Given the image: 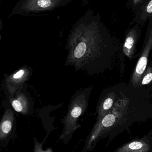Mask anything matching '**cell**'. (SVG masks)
<instances>
[{
	"mask_svg": "<svg viewBox=\"0 0 152 152\" xmlns=\"http://www.w3.org/2000/svg\"><path fill=\"white\" fill-rule=\"evenodd\" d=\"M12 106L17 112H21L23 110V106L19 100H14L12 102Z\"/></svg>",
	"mask_w": 152,
	"mask_h": 152,
	"instance_id": "cell-13",
	"label": "cell"
},
{
	"mask_svg": "<svg viewBox=\"0 0 152 152\" xmlns=\"http://www.w3.org/2000/svg\"><path fill=\"white\" fill-rule=\"evenodd\" d=\"M13 119L12 111L7 110L0 123V140L6 139L10 134L13 126Z\"/></svg>",
	"mask_w": 152,
	"mask_h": 152,
	"instance_id": "cell-9",
	"label": "cell"
},
{
	"mask_svg": "<svg viewBox=\"0 0 152 152\" xmlns=\"http://www.w3.org/2000/svg\"><path fill=\"white\" fill-rule=\"evenodd\" d=\"M152 13V0H149L145 6L143 8V10L140 15V19L139 22L142 23L145 22L147 20L149 17L151 18Z\"/></svg>",
	"mask_w": 152,
	"mask_h": 152,
	"instance_id": "cell-11",
	"label": "cell"
},
{
	"mask_svg": "<svg viewBox=\"0 0 152 152\" xmlns=\"http://www.w3.org/2000/svg\"><path fill=\"white\" fill-rule=\"evenodd\" d=\"M152 80V68L151 65L147 66L145 71L141 77L139 83V87L151 85Z\"/></svg>",
	"mask_w": 152,
	"mask_h": 152,
	"instance_id": "cell-10",
	"label": "cell"
},
{
	"mask_svg": "<svg viewBox=\"0 0 152 152\" xmlns=\"http://www.w3.org/2000/svg\"><path fill=\"white\" fill-rule=\"evenodd\" d=\"M140 36L141 31L137 25L129 30L126 35L122 51L130 61L135 59L139 54L137 53V45Z\"/></svg>",
	"mask_w": 152,
	"mask_h": 152,
	"instance_id": "cell-8",
	"label": "cell"
},
{
	"mask_svg": "<svg viewBox=\"0 0 152 152\" xmlns=\"http://www.w3.org/2000/svg\"><path fill=\"white\" fill-rule=\"evenodd\" d=\"M113 152H152V130L142 138L137 136Z\"/></svg>",
	"mask_w": 152,
	"mask_h": 152,
	"instance_id": "cell-7",
	"label": "cell"
},
{
	"mask_svg": "<svg viewBox=\"0 0 152 152\" xmlns=\"http://www.w3.org/2000/svg\"><path fill=\"white\" fill-rule=\"evenodd\" d=\"M75 149L72 152H74ZM34 152H53L52 149L51 148H47L45 151L43 149V144L40 143L35 137L34 139Z\"/></svg>",
	"mask_w": 152,
	"mask_h": 152,
	"instance_id": "cell-12",
	"label": "cell"
},
{
	"mask_svg": "<svg viewBox=\"0 0 152 152\" xmlns=\"http://www.w3.org/2000/svg\"><path fill=\"white\" fill-rule=\"evenodd\" d=\"M143 1V0H133V5L134 6H136L142 2Z\"/></svg>",
	"mask_w": 152,
	"mask_h": 152,
	"instance_id": "cell-15",
	"label": "cell"
},
{
	"mask_svg": "<svg viewBox=\"0 0 152 152\" xmlns=\"http://www.w3.org/2000/svg\"><path fill=\"white\" fill-rule=\"evenodd\" d=\"M24 73H25L24 70H23V69H21V70L18 71L17 73H16L13 75V78L15 79L20 78L21 77L23 76Z\"/></svg>",
	"mask_w": 152,
	"mask_h": 152,
	"instance_id": "cell-14",
	"label": "cell"
},
{
	"mask_svg": "<svg viewBox=\"0 0 152 152\" xmlns=\"http://www.w3.org/2000/svg\"><path fill=\"white\" fill-rule=\"evenodd\" d=\"M93 89L92 86L87 87L76 92L71 97L68 112L62 120L63 129L60 139L64 144L69 142L75 131L81 126L79 119L87 110Z\"/></svg>",
	"mask_w": 152,
	"mask_h": 152,
	"instance_id": "cell-3",
	"label": "cell"
},
{
	"mask_svg": "<svg viewBox=\"0 0 152 152\" xmlns=\"http://www.w3.org/2000/svg\"><path fill=\"white\" fill-rule=\"evenodd\" d=\"M61 2V0H21L14 6L12 13L36 15L53 10Z\"/></svg>",
	"mask_w": 152,
	"mask_h": 152,
	"instance_id": "cell-5",
	"label": "cell"
},
{
	"mask_svg": "<svg viewBox=\"0 0 152 152\" xmlns=\"http://www.w3.org/2000/svg\"><path fill=\"white\" fill-rule=\"evenodd\" d=\"M120 83L104 88L97 102L95 113L96 121L104 116L112 107L117 96Z\"/></svg>",
	"mask_w": 152,
	"mask_h": 152,
	"instance_id": "cell-6",
	"label": "cell"
},
{
	"mask_svg": "<svg viewBox=\"0 0 152 152\" xmlns=\"http://www.w3.org/2000/svg\"><path fill=\"white\" fill-rule=\"evenodd\" d=\"M66 48V66L92 76L112 69L122 55L119 45L99 21H79L69 34Z\"/></svg>",
	"mask_w": 152,
	"mask_h": 152,
	"instance_id": "cell-1",
	"label": "cell"
},
{
	"mask_svg": "<svg viewBox=\"0 0 152 152\" xmlns=\"http://www.w3.org/2000/svg\"><path fill=\"white\" fill-rule=\"evenodd\" d=\"M151 86L134 87L120 83L115 103L110 110L96 121L86 139L82 152L93 150L101 139L109 143L136 122H144L152 118Z\"/></svg>",
	"mask_w": 152,
	"mask_h": 152,
	"instance_id": "cell-2",
	"label": "cell"
},
{
	"mask_svg": "<svg viewBox=\"0 0 152 152\" xmlns=\"http://www.w3.org/2000/svg\"><path fill=\"white\" fill-rule=\"evenodd\" d=\"M152 48V26L150 20L146 32L145 39L137 63L130 76L128 84L134 87H139L141 77L148 66V59Z\"/></svg>",
	"mask_w": 152,
	"mask_h": 152,
	"instance_id": "cell-4",
	"label": "cell"
}]
</instances>
